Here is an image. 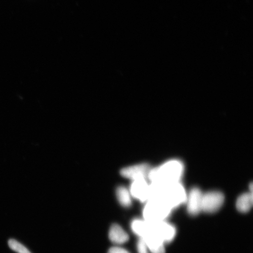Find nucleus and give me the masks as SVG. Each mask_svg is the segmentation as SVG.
Instances as JSON below:
<instances>
[{
  "label": "nucleus",
  "mask_w": 253,
  "mask_h": 253,
  "mask_svg": "<svg viewBox=\"0 0 253 253\" xmlns=\"http://www.w3.org/2000/svg\"><path fill=\"white\" fill-rule=\"evenodd\" d=\"M186 197L187 194L180 182L169 184L151 182L150 184V199H160L172 210L185 204Z\"/></svg>",
  "instance_id": "1"
},
{
  "label": "nucleus",
  "mask_w": 253,
  "mask_h": 253,
  "mask_svg": "<svg viewBox=\"0 0 253 253\" xmlns=\"http://www.w3.org/2000/svg\"><path fill=\"white\" fill-rule=\"evenodd\" d=\"M183 170L184 167L181 161L170 160L156 169H151L148 179L152 183L160 184L179 182L183 176Z\"/></svg>",
  "instance_id": "2"
},
{
  "label": "nucleus",
  "mask_w": 253,
  "mask_h": 253,
  "mask_svg": "<svg viewBox=\"0 0 253 253\" xmlns=\"http://www.w3.org/2000/svg\"><path fill=\"white\" fill-rule=\"evenodd\" d=\"M145 203L143 216L148 222L166 220L171 213L172 209L160 199H151Z\"/></svg>",
  "instance_id": "3"
},
{
  "label": "nucleus",
  "mask_w": 253,
  "mask_h": 253,
  "mask_svg": "<svg viewBox=\"0 0 253 253\" xmlns=\"http://www.w3.org/2000/svg\"><path fill=\"white\" fill-rule=\"evenodd\" d=\"M148 223L149 225L148 233L157 237L165 244L171 242L175 239L176 234V228L166 220Z\"/></svg>",
  "instance_id": "4"
},
{
  "label": "nucleus",
  "mask_w": 253,
  "mask_h": 253,
  "mask_svg": "<svg viewBox=\"0 0 253 253\" xmlns=\"http://www.w3.org/2000/svg\"><path fill=\"white\" fill-rule=\"evenodd\" d=\"M224 197L219 191H211L203 194L202 202V211L208 213L216 212L222 207Z\"/></svg>",
  "instance_id": "5"
},
{
  "label": "nucleus",
  "mask_w": 253,
  "mask_h": 253,
  "mask_svg": "<svg viewBox=\"0 0 253 253\" xmlns=\"http://www.w3.org/2000/svg\"><path fill=\"white\" fill-rule=\"evenodd\" d=\"M129 192L131 197L142 202H147L150 197V184L147 179H139L132 181Z\"/></svg>",
  "instance_id": "6"
},
{
  "label": "nucleus",
  "mask_w": 253,
  "mask_h": 253,
  "mask_svg": "<svg viewBox=\"0 0 253 253\" xmlns=\"http://www.w3.org/2000/svg\"><path fill=\"white\" fill-rule=\"evenodd\" d=\"M203 193L198 188H192L187 194L185 204L187 205L188 212L191 216H197L202 211Z\"/></svg>",
  "instance_id": "7"
},
{
  "label": "nucleus",
  "mask_w": 253,
  "mask_h": 253,
  "mask_svg": "<svg viewBox=\"0 0 253 253\" xmlns=\"http://www.w3.org/2000/svg\"><path fill=\"white\" fill-rule=\"evenodd\" d=\"M151 169V168L147 164H138L123 169L121 175L132 181L139 179H148Z\"/></svg>",
  "instance_id": "8"
},
{
  "label": "nucleus",
  "mask_w": 253,
  "mask_h": 253,
  "mask_svg": "<svg viewBox=\"0 0 253 253\" xmlns=\"http://www.w3.org/2000/svg\"><path fill=\"white\" fill-rule=\"evenodd\" d=\"M109 237L110 241L116 245L123 244L129 240L128 234L118 224H114L111 226Z\"/></svg>",
  "instance_id": "9"
},
{
  "label": "nucleus",
  "mask_w": 253,
  "mask_h": 253,
  "mask_svg": "<svg viewBox=\"0 0 253 253\" xmlns=\"http://www.w3.org/2000/svg\"><path fill=\"white\" fill-rule=\"evenodd\" d=\"M143 239L151 253H166L165 243L157 237L148 233Z\"/></svg>",
  "instance_id": "10"
},
{
  "label": "nucleus",
  "mask_w": 253,
  "mask_h": 253,
  "mask_svg": "<svg viewBox=\"0 0 253 253\" xmlns=\"http://www.w3.org/2000/svg\"><path fill=\"white\" fill-rule=\"evenodd\" d=\"M253 204L252 192L240 195L236 202V208L240 212L246 213L251 211Z\"/></svg>",
  "instance_id": "11"
},
{
  "label": "nucleus",
  "mask_w": 253,
  "mask_h": 253,
  "mask_svg": "<svg viewBox=\"0 0 253 253\" xmlns=\"http://www.w3.org/2000/svg\"><path fill=\"white\" fill-rule=\"evenodd\" d=\"M131 227L132 232L140 238H143L149 231L148 223L144 219H135L132 220Z\"/></svg>",
  "instance_id": "12"
},
{
  "label": "nucleus",
  "mask_w": 253,
  "mask_h": 253,
  "mask_svg": "<svg viewBox=\"0 0 253 253\" xmlns=\"http://www.w3.org/2000/svg\"><path fill=\"white\" fill-rule=\"evenodd\" d=\"M116 195L119 203L123 207L126 208L130 207L132 204L131 195L128 189L124 186H120L117 189Z\"/></svg>",
  "instance_id": "13"
},
{
  "label": "nucleus",
  "mask_w": 253,
  "mask_h": 253,
  "mask_svg": "<svg viewBox=\"0 0 253 253\" xmlns=\"http://www.w3.org/2000/svg\"><path fill=\"white\" fill-rule=\"evenodd\" d=\"M8 245L9 248L17 253H31L29 250L14 239L9 240Z\"/></svg>",
  "instance_id": "14"
},
{
  "label": "nucleus",
  "mask_w": 253,
  "mask_h": 253,
  "mask_svg": "<svg viewBox=\"0 0 253 253\" xmlns=\"http://www.w3.org/2000/svg\"><path fill=\"white\" fill-rule=\"evenodd\" d=\"M138 253H150L149 249L145 243L144 240L141 238L138 240L137 243Z\"/></svg>",
  "instance_id": "15"
},
{
  "label": "nucleus",
  "mask_w": 253,
  "mask_h": 253,
  "mask_svg": "<svg viewBox=\"0 0 253 253\" xmlns=\"http://www.w3.org/2000/svg\"><path fill=\"white\" fill-rule=\"evenodd\" d=\"M108 253H129V252L119 247H113L109 249Z\"/></svg>",
  "instance_id": "16"
}]
</instances>
